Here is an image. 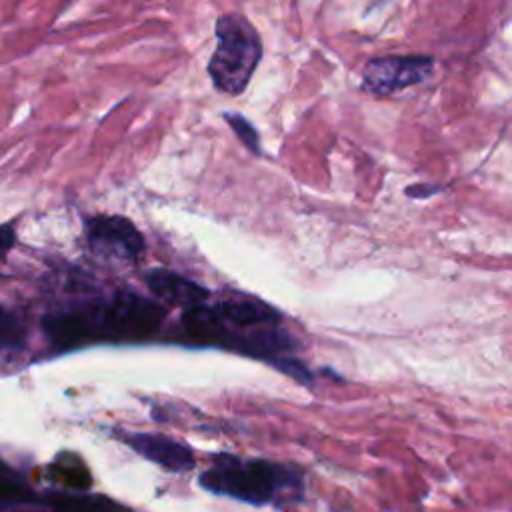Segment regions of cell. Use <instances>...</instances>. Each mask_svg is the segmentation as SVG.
Masks as SVG:
<instances>
[{
    "label": "cell",
    "instance_id": "obj_2",
    "mask_svg": "<svg viewBox=\"0 0 512 512\" xmlns=\"http://www.w3.org/2000/svg\"><path fill=\"white\" fill-rule=\"evenodd\" d=\"M200 484L214 494L254 506H280L302 494L298 468L270 460H240L228 454L216 456L214 464L200 474Z\"/></svg>",
    "mask_w": 512,
    "mask_h": 512
},
{
    "label": "cell",
    "instance_id": "obj_12",
    "mask_svg": "<svg viewBox=\"0 0 512 512\" xmlns=\"http://www.w3.org/2000/svg\"><path fill=\"white\" fill-rule=\"evenodd\" d=\"M224 118H226V122L232 126V130L236 132V136L244 142L246 148H250L252 152H260V148H258V132H256V128H254L244 116L226 112Z\"/></svg>",
    "mask_w": 512,
    "mask_h": 512
},
{
    "label": "cell",
    "instance_id": "obj_7",
    "mask_svg": "<svg viewBox=\"0 0 512 512\" xmlns=\"http://www.w3.org/2000/svg\"><path fill=\"white\" fill-rule=\"evenodd\" d=\"M146 286L172 306H196L208 298V290L198 282L164 268H150L144 274Z\"/></svg>",
    "mask_w": 512,
    "mask_h": 512
},
{
    "label": "cell",
    "instance_id": "obj_5",
    "mask_svg": "<svg viewBox=\"0 0 512 512\" xmlns=\"http://www.w3.org/2000/svg\"><path fill=\"white\" fill-rule=\"evenodd\" d=\"M86 234L92 250L102 256L136 260L144 250L142 234L122 216H94L86 220Z\"/></svg>",
    "mask_w": 512,
    "mask_h": 512
},
{
    "label": "cell",
    "instance_id": "obj_6",
    "mask_svg": "<svg viewBox=\"0 0 512 512\" xmlns=\"http://www.w3.org/2000/svg\"><path fill=\"white\" fill-rule=\"evenodd\" d=\"M126 444L150 462L160 464L172 472H184L194 466V456L188 446L162 434L136 432L126 436Z\"/></svg>",
    "mask_w": 512,
    "mask_h": 512
},
{
    "label": "cell",
    "instance_id": "obj_13",
    "mask_svg": "<svg viewBox=\"0 0 512 512\" xmlns=\"http://www.w3.org/2000/svg\"><path fill=\"white\" fill-rule=\"evenodd\" d=\"M52 472H54V476H56L60 482H66V484H70V486H82V488H86V486L90 484L86 468H84L82 464H78V462H74V464H60V462H58V464H54Z\"/></svg>",
    "mask_w": 512,
    "mask_h": 512
},
{
    "label": "cell",
    "instance_id": "obj_14",
    "mask_svg": "<svg viewBox=\"0 0 512 512\" xmlns=\"http://www.w3.org/2000/svg\"><path fill=\"white\" fill-rule=\"evenodd\" d=\"M16 242V234H14V228L10 224H4L0 226V258H4L12 246Z\"/></svg>",
    "mask_w": 512,
    "mask_h": 512
},
{
    "label": "cell",
    "instance_id": "obj_3",
    "mask_svg": "<svg viewBox=\"0 0 512 512\" xmlns=\"http://www.w3.org/2000/svg\"><path fill=\"white\" fill-rule=\"evenodd\" d=\"M216 48L208 62L212 84L226 94H240L248 86L260 58L262 40L248 18L238 12L222 14L214 26Z\"/></svg>",
    "mask_w": 512,
    "mask_h": 512
},
{
    "label": "cell",
    "instance_id": "obj_11",
    "mask_svg": "<svg viewBox=\"0 0 512 512\" xmlns=\"http://www.w3.org/2000/svg\"><path fill=\"white\" fill-rule=\"evenodd\" d=\"M48 506L56 510H70V512H80V510H100V508H110L112 502L102 496H56L46 500Z\"/></svg>",
    "mask_w": 512,
    "mask_h": 512
},
{
    "label": "cell",
    "instance_id": "obj_4",
    "mask_svg": "<svg viewBox=\"0 0 512 512\" xmlns=\"http://www.w3.org/2000/svg\"><path fill=\"white\" fill-rule=\"evenodd\" d=\"M434 70V60L424 54L378 56L362 70V90L374 96H388L424 82Z\"/></svg>",
    "mask_w": 512,
    "mask_h": 512
},
{
    "label": "cell",
    "instance_id": "obj_8",
    "mask_svg": "<svg viewBox=\"0 0 512 512\" xmlns=\"http://www.w3.org/2000/svg\"><path fill=\"white\" fill-rule=\"evenodd\" d=\"M218 316L224 320L226 326H232L234 330H254L260 326L278 324L280 316L274 308L268 304L256 302V300H244V302H220L214 306Z\"/></svg>",
    "mask_w": 512,
    "mask_h": 512
},
{
    "label": "cell",
    "instance_id": "obj_10",
    "mask_svg": "<svg viewBox=\"0 0 512 512\" xmlns=\"http://www.w3.org/2000/svg\"><path fill=\"white\" fill-rule=\"evenodd\" d=\"M26 340L24 322L0 304V350L20 348Z\"/></svg>",
    "mask_w": 512,
    "mask_h": 512
},
{
    "label": "cell",
    "instance_id": "obj_1",
    "mask_svg": "<svg viewBox=\"0 0 512 512\" xmlns=\"http://www.w3.org/2000/svg\"><path fill=\"white\" fill-rule=\"evenodd\" d=\"M166 308L132 292L78 310H58L42 318V328L58 348H76L98 340H142L152 336Z\"/></svg>",
    "mask_w": 512,
    "mask_h": 512
},
{
    "label": "cell",
    "instance_id": "obj_9",
    "mask_svg": "<svg viewBox=\"0 0 512 512\" xmlns=\"http://www.w3.org/2000/svg\"><path fill=\"white\" fill-rule=\"evenodd\" d=\"M32 490L26 486L24 478L0 460V506H14L32 500Z\"/></svg>",
    "mask_w": 512,
    "mask_h": 512
}]
</instances>
